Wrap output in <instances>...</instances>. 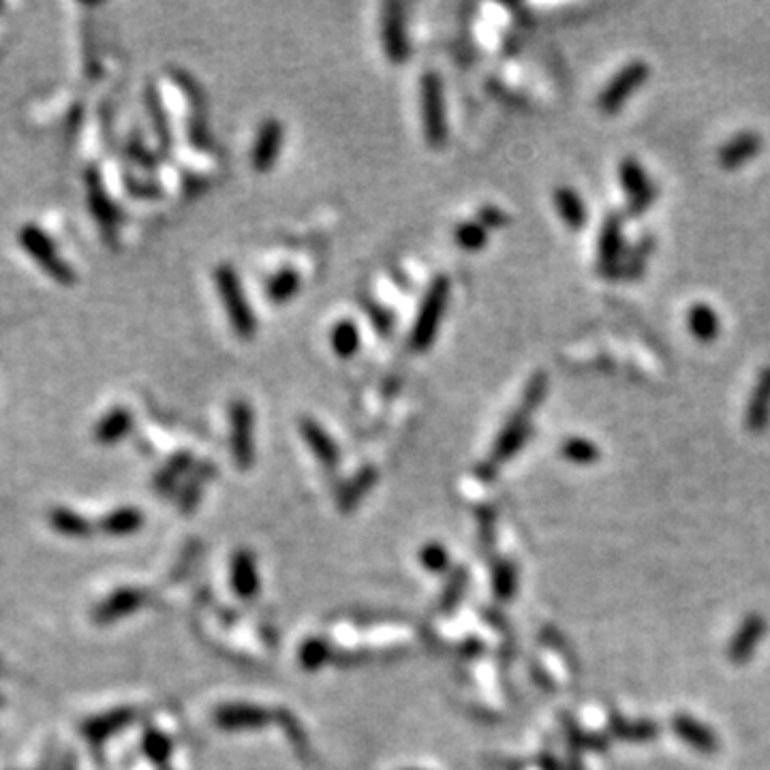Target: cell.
Wrapping results in <instances>:
<instances>
[{"label": "cell", "mask_w": 770, "mask_h": 770, "mask_svg": "<svg viewBox=\"0 0 770 770\" xmlns=\"http://www.w3.org/2000/svg\"><path fill=\"white\" fill-rule=\"evenodd\" d=\"M214 283L216 289H219L221 302L225 306L227 317H229L231 328H234L236 334L242 336V339H251L257 330V319L251 310L249 298H246L245 287H242L238 272H236L234 266H229V263H223V266L216 268Z\"/></svg>", "instance_id": "cell-1"}, {"label": "cell", "mask_w": 770, "mask_h": 770, "mask_svg": "<svg viewBox=\"0 0 770 770\" xmlns=\"http://www.w3.org/2000/svg\"><path fill=\"white\" fill-rule=\"evenodd\" d=\"M447 300H450V278L435 277L430 287L426 289L421 300L418 317H415L413 330H411L409 342L413 351H429L439 332L443 313H445Z\"/></svg>", "instance_id": "cell-2"}, {"label": "cell", "mask_w": 770, "mask_h": 770, "mask_svg": "<svg viewBox=\"0 0 770 770\" xmlns=\"http://www.w3.org/2000/svg\"><path fill=\"white\" fill-rule=\"evenodd\" d=\"M420 109L426 144L432 148H441L447 141V109L445 97H443L441 77L432 71L421 76Z\"/></svg>", "instance_id": "cell-3"}, {"label": "cell", "mask_w": 770, "mask_h": 770, "mask_svg": "<svg viewBox=\"0 0 770 770\" xmlns=\"http://www.w3.org/2000/svg\"><path fill=\"white\" fill-rule=\"evenodd\" d=\"M648 76H651V67H648L645 60L627 62V65L608 82V86L601 91L598 99L601 112L604 114L619 112L627 99H630L636 91H640V86L648 80Z\"/></svg>", "instance_id": "cell-4"}, {"label": "cell", "mask_w": 770, "mask_h": 770, "mask_svg": "<svg viewBox=\"0 0 770 770\" xmlns=\"http://www.w3.org/2000/svg\"><path fill=\"white\" fill-rule=\"evenodd\" d=\"M283 137H285V129L281 120L277 118L263 120L260 129H257L255 144H253V150H251L253 170L266 173L277 165L278 156H281V150H283Z\"/></svg>", "instance_id": "cell-5"}, {"label": "cell", "mask_w": 770, "mask_h": 770, "mask_svg": "<svg viewBox=\"0 0 770 770\" xmlns=\"http://www.w3.org/2000/svg\"><path fill=\"white\" fill-rule=\"evenodd\" d=\"M619 176L627 193V199H630V213H645L648 205H651L653 197H655V188H653L651 180H648L645 167L630 156V159L621 161Z\"/></svg>", "instance_id": "cell-6"}, {"label": "cell", "mask_w": 770, "mask_h": 770, "mask_svg": "<svg viewBox=\"0 0 770 770\" xmlns=\"http://www.w3.org/2000/svg\"><path fill=\"white\" fill-rule=\"evenodd\" d=\"M383 50L389 62H405L409 58V39L405 30L403 4L389 3L383 9Z\"/></svg>", "instance_id": "cell-7"}, {"label": "cell", "mask_w": 770, "mask_h": 770, "mask_svg": "<svg viewBox=\"0 0 770 770\" xmlns=\"http://www.w3.org/2000/svg\"><path fill=\"white\" fill-rule=\"evenodd\" d=\"M253 411L246 400H236L231 405V445L238 465L246 467L253 456Z\"/></svg>", "instance_id": "cell-8"}, {"label": "cell", "mask_w": 770, "mask_h": 770, "mask_svg": "<svg viewBox=\"0 0 770 770\" xmlns=\"http://www.w3.org/2000/svg\"><path fill=\"white\" fill-rule=\"evenodd\" d=\"M759 150H762V137L753 133V131H745V133L734 135L719 148L717 161H719L724 170H736V167H742L745 163L756 159Z\"/></svg>", "instance_id": "cell-9"}, {"label": "cell", "mask_w": 770, "mask_h": 770, "mask_svg": "<svg viewBox=\"0 0 770 770\" xmlns=\"http://www.w3.org/2000/svg\"><path fill=\"white\" fill-rule=\"evenodd\" d=\"M745 424L749 432H753V435L764 432L770 424V366L759 373L756 388H753L751 398H749L747 405Z\"/></svg>", "instance_id": "cell-10"}, {"label": "cell", "mask_w": 770, "mask_h": 770, "mask_svg": "<svg viewBox=\"0 0 770 770\" xmlns=\"http://www.w3.org/2000/svg\"><path fill=\"white\" fill-rule=\"evenodd\" d=\"M766 634V621L759 614H749L738 627L736 636L730 642V659L734 663H745L753 657L759 642Z\"/></svg>", "instance_id": "cell-11"}, {"label": "cell", "mask_w": 770, "mask_h": 770, "mask_svg": "<svg viewBox=\"0 0 770 770\" xmlns=\"http://www.w3.org/2000/svg\"><path fill=\"white\" fill-rule=\"evenodd\" d=\"M555 208L561 221L572 231H582L589 223V213L584 199L572 187H558L555 191Z\"/></svg>", "instance_id": "cell-12"}, {"label": "cell", "mask_w": 770, "mask_h": 770, "mask_svg": "<svg viewBox=\"0 0 770 770\" xmlns=\"http://www.w3.org/2000/svg\"><path fill=\"white\" fill-rule=\"evenodd\" d=\"M621 251H623V221H621V216L610 214L608 219L604 221L599 231L598 257L601 266H614V263L619 261Z\"/></svg>", "instance_id": "cell-13"}, {"label": "cell", "mask_w": 770, "mask_h": 770, "mask_svg": "<svg viewBox=\"0 0 770 770\" xmlns=\"http://www.w3.org/2000/svg\"><path fill=\"white\" fill-rule=\"evenodd\" d=\"M674 732H677L687 745L698 749V751L702 753H713L717 751V747H719V742H717L713 732L700 724V721H695L694 717L678 715L677 719H674Z\"/></svg>", "instance_id": "cell-14"}, {"label": "cell", "mask_w": 770, "mask_h": 770, "mask_svg": "<svg viewBox=\"0 0 770 770\" xmlns=\"http://www.w3.org/2000/svg\"><path fill=\"white\" fill-rule=\"evenodd\" d=\"M687 321H689L691 334H694L695 339L702 341V342L715 341L717 334H719V330H721L719 315H717L715 310L704 302H698V304L691 306Z\"/></svg>", "instance_id": "cell-15"}, {"label": "cell", "mask_w": 770, "mask_h": 770, "mask_svg": "<svg viewBox=\"0 0 770 770\" xmlns=\"http://www.w3.org/2000/svg\"><path fill=\"white\" fill-rule=\"evenodd\" d=\"M332 341V349L339 357H353L357 351H360L362 347V334L360 328L356 325V321L353 319H341L339 324L334 325V330H332L330 334Z\"/></svg>", "instance_id": "cell-16"}, {"label": "cell", "mask_w": 770, "mask_h": 770, "mask_svg": "<svg viewBox=\"0 0 770 770\" xmlns=\"http://www.w3.org/2000/svg\"><path fill=\"white\" fill-rule=\"evenodd\" d=\"M300 430H302L304 439L309 441V445L313 447V452L324 461V465H334L336 462V447L334 441L330 439V435L325 432L315 420L304 418L300 421Z\"/></svg>", "instance_id": "cell-17"}, {"label": "cell", "mask_w": 770, "mask_h": 770, "mask_svg": "<svg viewBox=\"0 0 770 770\" xmlns=\"http://www.w3.org/2000/svg\"><path fill=\"white\" fill-rule=\"evenodd\" d=\"M298 292H300V274L295 272L293 268H285V270L274 274L266 287L268 298L277 304L287 302V300H292Z\"/></svg>", "instance_id": "cell-18"}, {"label": "cell", "mask_w": 770, "mask_h": 770, "mask_svg": "<svg viewBox=\"0 0 770 770\" xmlns=\"http://www.w3.org/2000/svg\"><path fill=\"white\" fill-rule=\"evenodd\" d=\"M453 240H456V245L461 246V249L479 251L486 246L488 231L486 227L479 223V221H467V223H461L456 227V231H453Z\"/></svg>", "instance_id": "cell-19"}, {"label": "cell", "mask_w": 770, "mask_h": 770, "mask_svg": "<svg viewBox=\"0 0 770 770\" xmlns=\"http://www.w3.org/2000/svg\"><path fill=\"white\" fill-rule=\"evenodd\" d=\"M561 452L567 461L576 462V465H593L599 458L598 447L587 439H580V437H573V439H567L563 443Z\"/></svg>", "instance_id": "cell-20"}, {"label": "cell", "mask_w": 770, "mask_h": 770, "mask_svg": "<svg viewBox=\"0 0 770 770\" xmlns=\"http://www.w3.org/2000/svg\"><path fill=\"white\" fill-rule=\"evenodd\" d=\"M614 730L621 738H630V741H651L657 736V726L651 721H638V724H627V721H614Z\"/></svg>", "instance_id": "cell-21"}, {"label": "cell", "mask_w": 770, "mask_h": 770, "mask_svg": "<svg viewBox=\"0 0 770 770\" xmlns=\"http://www.w3.org/2000/svg\"><path fill=\"white\" fill-rule=\"evenodd\" d=\"M477 221L484 227H503L508 223V216H505V213H501L499 208H494V205H484L477 213Z\"/></svg>", "instance_id": "cell-22"}]
</instances>
